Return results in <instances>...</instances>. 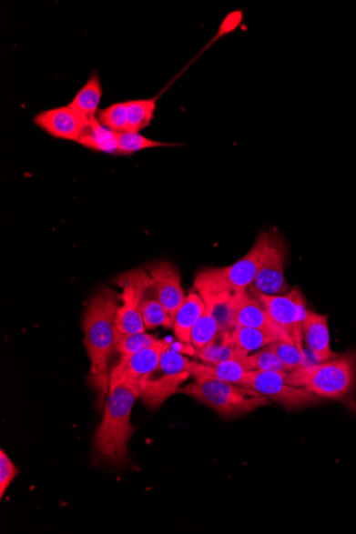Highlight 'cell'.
Wrapping results in <instances>:
<instances>
[{
    "label": "cell",
    "instance_id": "d4e9b609",
    "mask_svg": "<svg viewBox=\"0 0 356 534\" xmlns=\"http://www.w3.org/2000/svg\"><path fill=\"white\" fill-rule=\"evenodd\" d=\"M270 347L282 361L289 374L309 364L304 347L299 346L292 339H280Z\"/></svg>",
    "mask_w": 356,
    "mask_h": 534
},
{
    "label": "cell",
    "instance_id": "484cf974",
    "mask_svg": "<svg viewBox=\"0 0 356 534\" xmlns=\"http://www.w3.org/2000/svg\"><path fill=\"white\" fill-rule=\"evenodd\" d=\"M174 146L177 145L149 139L146 136L128 132V130L127 132L117 134V155H120V156H130V155L148 150V148Z\"/></svg>",
    "mask_w": 356,
    "mask_h": 534
},
{
    "label": "cell",
    "instance_id": "8992f818",
    "mask_svg": "<svg viewBox=\"0 0 356 534\" xmlns=\"http://www.w3.org/2000/svg\"><path fill=\"white\" fill-rule=\"evenodd\" d=\"M192 363L172 346L168 347L158 368L141 378L139 398L148 408H159L192 378Z\"/></svg>",
    "mask_w": 356,
    "mask_h": 534
},
{
    "label": "cell",
    "instance_id": "3957f363",
    "mask_svg": "<svg viewBox=\"0 0 356 534\" xmlns=\"http://www.w3.org/2000/svg\"><path fill=\"white\" fill-rule=\"evenodd\" d=\"M286 381L322 399L346 400L355 388L356 351H349L328 362L308 364L290 372Z\"/></svg>",
    "mask_w": 356,
    "mask_h": 534
},
{
    "label": "cell",
    "instance_id": "d6986e66",
    "mask_svg": "<svg viewBox=\"0 0 356 534\" xmlns=\"http://www.w3.org/2000/svg\"><path fill=\"white\" fill-rule=\"evenodd\" d=\"M77 144L92 151L117 155V134L102 126L97 117L86 124Z\"/></svg>",
    "mask_w": 356,
    "mask_h": 534
},
{
    "label": "cell",
    "instance_id": "4316f807",
    "mask_svg": "<svg viewBox=\"0 0 356 534\" xmlns=\"http://www.w3.org/2000/svg\"><path fill=\"white\" fill-rule=\"evenodd\" d=\"M159 338L155 335L143 333L135 334H115V349L121 353L122 357L133 356L146 348L153 346L158 343Z\"/></svg>",
    "mask_w": 356,
    "mask_h": 534
},
{
    "label": "cell",
    "instance_id": "4fadbf2b",
    "mask_svg": "<svg viewBox=\"0 0 356 534\" xmlns=\"http://www.w3.org/2000/svg\"><path fill=\"white\" fill-rule=\"evenodd\" d=\"M170 346L167 340L159 339L158 343L133 356L122 357L120 362L110 371V382L127 381L139 385L141 378L158 368L162 354Z\"/></svg>",
    "mask_w": 356,
    "mask_h": 534
},
{
    "label": "cell",
    "instance_id": "7c38bea8",
    "mask_svg": "<svg viewBox=\"0 0 356 534\" xmlns=\"http://www.w3.org/2000/svg\"><path fill=\"white\" fill-rule=\"evenodd\" d=\"M89 120L67 105L42 111L35 116L34 122L56 139L78 142Z\"/></svg>",
    "mask_w": 356,
    "mask_h": 534
},
{
    "label": "cell",
    "instance_id": "2e32d148",
    "mask_svg": "<svg viewBox=\"0 0 356 534\" xmlns=\"http://www.w3.org/2000/svg\"><path fill=\"white\" fill-rule=\"evenodd\" d=\"M248 357L235 358L217 364L192 363V378H212L217 380L242 385L249 369Z\"/></svg>",
    "mask_w": 356,
    "mask_h": 534
},
{
    "label": "cell",
    "instance_id": "9c48e42d",
    "mask_svg": "<svg viewBox=\"0 0 356 534\" xmlns=\"http://www.w3.org/2000/svg\"><path fill=\"white\" fill-rule=\"evenodd\" d=\"M289 372L249 370L241 387L258 391L287 409L315 405L321 398L286 381Z\"/></svg>",
    "mask_w": 356,
    "mask_h": 534
},
{
    "label": "cell",
    "instance_id": "44dd1931",
    "mask_svg": "<svg viewBox=\"0 0 356 534\" xmlns=\"http://www.w3.org/2000/svg\"><path fill=\"white\" fill-rule=\"evenodd\" d=\"M103 96L101 79L97 72H93L83 88L75 96L73 101L68 104L71 108L78 111L89 119L97 117L99 103Z\"/></svg>",
    "mask_w": 356,
    "mask_h": 534
},
{
    "label": "cell",
    "instance_id": "277c9868",
    "mask_svg": "<svg viewBox=\"0 0 356 534\" xmlns=\"http://www.w3.org/2000/svg\"><path fill=\"white\" fill-rule=\"evenodd\" d=\"M178 394L191 397L224 418H240L270 405V399L258 391L212 378H195Z\"/></svg>",
    "mask_w": 356,
    "mask_h": 534
},
{
    "label": "cell",
    "instance_id": "603a6c76",
    "mask_svg": "<svg viewBox=\"0 0 356 534\" xmlns=\"http://www.w3.org/2000/svg\"><path fill=\"white\" fill-rule=\"evenodd\" d=\"M158 97L133 99L127 102V130L139 133L146 128L154 119Z\"/></svg>",
    "mask_w": 356,
    "mask_h": 534
},
{
    "label": "cell",
    "instance_id": "ffe728a7",
    "mask_svg": "<svg viewBox=\"0 0 356 534\" xmlns=\"http://www.w3.org/2000/svg\"><path fill=\"white\" fill-rule=\"evenodd\" d=\"M235 344L230 331H220L210 343L198 352V357L205 364H217L235 358L248 357Z\"/></svg>",
    "mask_w": 356,
    "mask_h": 534
},
{
    "label": "cell",
    "instance_id": "f1b7e54d",
    "mask_svg": "<svg viewBox=\"0 0 356 534\" xmlns=\"http://www.w3.org/2000/svg\"><path fill=\"white\" fill-rule=\"evenodd\" d=\"M220 332V328L212 316L205 312L201 318L198 319L197 325L193 327L191 332V346L197 351L202 350L204 347L208 346L216 335Z\"/></svg>",
    "mask_w": 356,
    "mask_h": 534
},
{
    "label": "cell",
    "instance_id": "ac0fdd59",
    "mask_svg": "<svg viewBox=\"0 0 356 534\" xmlns=\"http://www.w3.org/2000/svg\"><path fill=\"white\" fill-rule=\"evenodd\" d=\"M245 294V293H243ZM243 294H202L206 312L212 316L220 331H232L236 326L237 310Z\"/></svg>",
    "mask_w": 356,
    "mask_h": 534
},
{
    "label": "cell",
    "instance_id": "1f68e13d",
    "mask_svg": "<svg viewBox=\"0 0 356 534\" xmlns=\"http://www.w3.org/2000/svg\"><path fill=\"white\" fill-rule=\"evenodd\" d=\"M242 20V10H236L230 12L229 15L224 17V20L222 21L220 27H219L215 38L211 40L210 45H212V43H215L217 40L222 38V36L234 33V31L240 26Z\"/></svg>",
    "mask_w": 356,
    "mask_h": 534
},
{
    "label": "cell",
    "instance_id": "ba28073f",
    "mask_svg": "<svg viewBox=\"0 0 356 534\" xmlns=\"http://www.w3.org/2000/svg\"><path fill=\"white\" fill-rule=\"evenodd\" d=\"M289 247L282 235L270 231V239L261 258L259 268L248 291L254 296H282L290 293V287L285 278V265Z\"/></svg>",
    "mask_w": 356,
    "mask_h": 534
},
{
    "label": "cell",
    "instance_id": "52a82bcc",
    "mask_svg": "<svg viewBox=\"0 0 356 534\" xmlns=\"http://www.w3.org/2000/svg\"><path fill=\"white\" fill-rule=\"evenodd\" d=\"M114 282L122 288L121 306L116 316L115 334H135L147 331L142 317V302L154 288L147 269H133L117 276Z\"/></svg>",
    "mask_w": 356,
    "mask_h": 534
},
{
    "label": "cell",
    "instance_id": "6da1fadb",
    "mask_svg": "<svg viewBox=\"0 0 356 534\" xmlns=\"http://www.w3.org/2000/svg\"><path fill=\"white\" fill-rule=\"evenodd\" d=\"M120 306V295L105 287L87 301L84 315V344L90 359L89 382L101 407L109 390L108 362L115 348L116 316Z\"/></svg>",
    "mask_w": 356,
    "mask_h": 534
},
{
    "label": "cell",
    "instance_id": "5b68a950",
    "mask_svg": "<svg viewBox=\"0 0 356 534\" xmlns=\"http://www.w3.org/2000/svg\"><path fill=\"white\" fill-rule=\"evenodd\" d=\"M270 239V231H262L245 257L223 268L204 269L195 279L197 293L234 294L246 293L254 281Z\"/></svg>",
    "mask_w": 356,
    "mask_h": 534
},
{
    "label": "cell",
    "instance_id": "f546056e",
    "mask_svg": "<svg viewBox=\"0 0 356 534\" xmlns=\"http://www.w3.org/2000/svg\"><path fill=\"white\" fill-rule=\"evenodd\" d=\"M247 359L251 370L287 372L282 361L270 346L249 354Z\"/></svg>",
    "mask_w": 356,
    "mask_h": 534
},
{
    "label": "cell",
    "instance_id": "8fae6325",
    "mask_svg": "<svg viewBox=\"0 0 356 534\" xmlns=\"http://www.w3.org/2000/svg\"><path fill=\"white\" fill-rule=\"evenodd\" d=\"M146 269L152 278L156 296L174 322L175 315L186 299L178 269L166 260L149 263Z\"/></svg>",
    "mask_w": 356,
    "mask_h": 534
},
{
    "label": "cell",
    "instance_id": "7a4b0ae2",
    "mask_svg": "<svg viewBox=\"0 0 356 534\" xmlns=\"http://www.w3.org/2000/svg\"><path fill=\"white\" fill-rule=\"evenodd\" d=\"M137 398H139V385L127 381L110 382L103 418L96 432L97 463L127 462V446L134 432L130 422L131 411Z\"/></svg>",
    "mask_w": 356,
    "mask_h": 534
},
{
    "label": "cell",
    "instance_id": "30bf717a",
    "mask_svg": "<svg viewBox=\"0 0 356 534\" xmlns=\"http://www.w3.org/2000/svg\"><path fill=\"white\" fill-rule=\"evenodd\" d=\"M254 296V295H253ZM267 310L274 324L279 326L299 346H303L302 327L306 315V300L301 289L293 287L282 296H256Z\"/></svg>",
    "mask_w": 356,
    "mask_h": 534
},
{
    "label": "cell",
    "instance_id": "4dcf8cb0",
    "mask_svg": "<svg viewBox=\"0 0 356 534\" xmlns=\"http://www.w3.org/2000/svg\"><path fill=\"white\" fill-rule=\"evenodd\" d=\"M18 471L15 464L11 461L7 453L3 449L0 451V499H4L5 494L7 493L11 483L15 481Z\"/></svg>",
    "mask_w": 356,
    "mask_h": 534
},
{
    "label": "cell",
    "instance_id": "7402d4cb",
    "mask_svg": "<svg viewBox=\"0 0 356 534\" xmlns=\"http://www.w3.org/2000/svg\"><path fill=\"white\" fill-rule=\"evenodd\" d=\"M230 334H232L235 344L239 347L240 350L247 354L259 351L262 348H266L276 343L278 340L283 339L276 333L255 327H235L230 331Z\"/></svg>",
    "mask_w": 356,
    "mask_h": 534
},
{
    "label": "cell",
    "instance_id": "5bb4252c",
    "mask_svg": "<svg viewBox=\"0 0 356 534\" xmlns=\"http://www.w3.org/2000/svg\"><path fill=\"white\" fill-rule=\"evenodd\" d=\"M304 349L313 356L316 363L328 362L336 358L331 348L330 328L327 315L309 310L302 327Z\"/></svg>",
    "mask_w": 356,
    "mask_h": 534
},
{
    "label": "cell",
    "instance_id": "cb8c5ba5",
    "mask_svg": "<svg viewBox=\"0 0 356 534\" xmlns=\"http://www.w3.org/2000/svg\"><path fill=\"white\" fill-rule=\"evenodd\" d=\"M142 317L147 330H154L156 327H173V320L156 296L155 288L149 290L142 302Z\"/></svg>",
    "mask_w": 356,
    "mask_h": 534
},
{
    "label": "cell",
    "instance_id": "9a60e30c",
    "mask_svg": "<svg viewBox=\"0 0 356 534\" xmlns=\"http://www.w3.org/2000/svg\"><path fill=\"white\" fill-rule=\"evenodd\" d=\"M235 327L260 328V330L276 333L283 339H292L289 333L274 324L259 297L249 294L248 290L240 297Z\"/></svg>",
    "mask_w": 356,
    "mask_h": 534
},
{
    "label": "cell",
    "instance_id": "83f0119b",
    "mask_svg": "<svg viewBox=\"0 0 356 534\" xmlns=\"http://www.w3.org/2000/svg\"><path fill=\"white\" fill-rule=\"evenodd\" d=\"M97 119L112 132H127V102L112 104L109 107L99 110Z\"/></svg>",
    "mask_w": 356,
    "mask_h": 534
},
{
    "label": "cell",
    "instance_id": "e0dca14e",
    "mask_svg": "<svg viewBox=\"0 0 356 534\" xmlns=\"http://www.w3.org/2000/svg\"><path fill=\"white\" fill-rule=\"evenodd\" d=\"M206 312L205 303L202 297L195 291L186 296V299L175 315L173 322V332L179 343L191 346V332L193 327Z\"/></svg>",
    "mask_w": 356,
    "mask_h": 534
}]
</instances>
